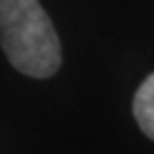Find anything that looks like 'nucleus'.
I'll list each match as a JSON object with an SVG mask.
<instances>
[{
	"instance_id": "2",
	"label": "nucleus",
	"mask_w": 154,
	"mask_h": 154,
	"mask_svg": "<svg viewBox=\"0 0 154 154\" xmlns=\"http://www.w3.org/2000/svg\"><path fill=\"white\" fill-rule=\"evenodd\" d=\"M132 110L142 132L154 140V74H150L136 90Z\"/></svg>"
},
{
	"instance_id": "1",
	"label": "nucleus",
	"mask_w": 154,
	"mask_h": 154,
	"mask_svg": "<svg viewBox=\"0 0 154 154\" xmlns=\"http://www.w3.org/2000/svg\"><path fill=\"white\" fill-rule=\"evenodd\" d=\"M0 44L18 72L48 78L60 68V40L38 0H0Z\"/></svg>"
}]
</instances>
